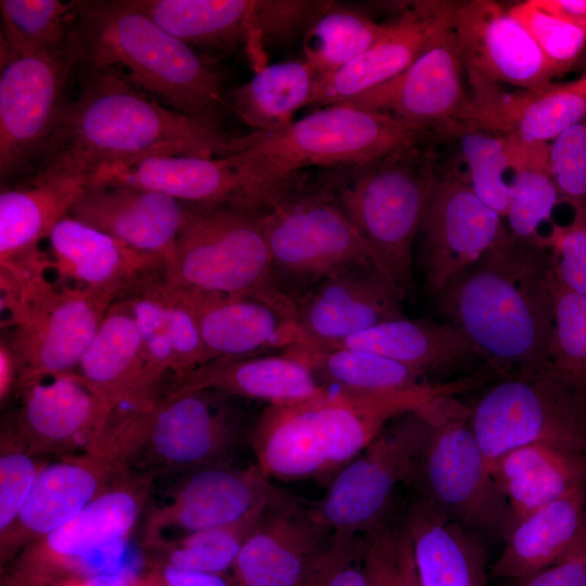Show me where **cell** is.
I'll use <instances>...</instances> for the list:
<instances>
[{
  "label": "cell",
  "mask_w": 586,
  "mask_h": 586,
  "mask_svg": "<svg viewBox=\"0 0 586 586\" xmlns=\"http://www.w3.org/2000/svg\"><path fill=\"white\" fill-rule=\"evenodd\" d=\"M382 30L383 23L330 2L304 34V59L319 76L330 75L365 52Z\"/></svg>",
  "instance_id": "obj_44"
},
{
  "label": "cell",
  "mask_w": 586,
  "mask_h": 586,
  "mask_svg": "<svg viewBox=\"0 0 586 586\" xmlns=\"http://www.w3.org/2000/svg\"><path fill=\"white\" fill-rule=\"evenodd\" d=\"M311 371L285 354L215 358L176 381L168 391L215 390L238 398L295 402L320 393Z\"/></svg>",
  "instance_id": "obj_38"
},
{
  "label": "cell",
  "mask_w": 586,
  "mask_h": 586,
  "mask_svg": "<svg viewBox=\"0 0 586 586\" xmlns=\"http://www.w3.org/2000/svg\"><path fill=\"white\" fill-rule=\"evenodd\" d=\"M470 412L433 425L419 483L451 520L474 534L505 540L514 518L473 435Z\"/></svg>",
  "instance_id": "obj_15"
},
{
  "label": "cell",
  "mask_w": 586,
  "mask_h": 586,
  "mask_svg": "<svg viewBox=\"0 0 586 586\" xmlns=\"http://www.w3.org/2000/svg\"><path fill=\"white\" fill-rule=\"evenodd\" d=\"M551 251L508 230L435 298L445 321L481 352L497 378L550 365Z\"/></svg>",
  "instance_id": "obj_3"
},
{
  "label": "cell",
  "mask_w": 586,
  "mask_h": 586,
  "mask_svg": "<svg viewBox=\"0 0 586 586\" xmlns=\"http://www.w3.org/2000/svg\"><path fill=\"white\" fill-rule=\"evenodd\" d=\"M0 536L16 521L43 466L22 444L11 425L1 431Z\"/></svg>",
  "instance_id": "obj_48"
},
{
  "label": "cell",
  "mask_w": 586,
  "mask_h": 586,
  "mask_svg": "<svg viewBox=\"0 0 586 586\" xmlns=\"http://www.w3.org/2000/svg\"><path fill=\"white\" fill-rule=\"evenodd\" d=\"M131 586H168L160 577H157L153 572H149L144 575H135Z\"/></svg>",
  "instance_id": "obj_59"
},
{
  "label": "cell",
  "mask_w": 586,
  "mask_h": 586,
  "mask_svg": "<svg viewBox=\"0 0 586 586\" xmlns=\"http://www.w3.org/2000/svg\"><path fill=\"white\" fill-rule=\"evenodd\" d=\"M238 397L215 390L167 391L122 410L110 429L119 466L154 479L231 464L249 428Z\"/></svg>",
  "instance_id": "obj_6"
},
{
  "label": "cell",
  "mask_w": 586,
  "mask_h": 586,
  "mask_svg": "<svg viewBox=\"0 0 586 586\" xmlns=\"http://www.w3.org/2000/svg\"><path fill=\"white\" fill-rule=\"evenodd\" d=\"M459 382L388 393L324 387L311 397L268 404L249 443L256 468L282 481L326 480L355 459L394 418L417 412L436 425L460 407Z\"/></svg>",
  "instance_id": "obj_2"
},
{
  "label": "cell",
  "mask_w": 586,
  "mask_h": 586,
  "mask_svg": "<svg viewBox=\"0 0 586 586\" xmlns=\"http://www.w3.org/2000/svg\"><path fill=\"white\" fill-rule=\"evenodd\" d=\"M77 89L31 171L17 182L80 179L153 154L229 155L233 137L166 107L110 71L73 68Z\"/></svg>",
  "instance_id": "obj_1"
},
{
  "label": "cell",
  "mask_w": 586,
  "mask_h": 586,
  "mask_svg": "<svg viewBox=\"0 0 586 586\" xmlns=\"http://www.w3.org/2000/svg\"><path fill=\"white\" fill-rule=\"evenodd\" d=\"M166 278L188 291L260 300L295 321L297 297L275 268L260 209L232 203L194 204Z\"/></svg>",
  "instance_id": "obj_9"
},
{
  "label": "cell",
  "mask_w": 586,
  "mask_h": 586,
  "mask_svg": "<svg viewBox=\"0 0 586 586\" xmlns=\"http://www.w3.org/2000/svg\"><path fill=\"white\" fill-rule=\"evenodd\" d=\"M318 77L305 59L258 67L231 92L229 109L256 132L281 131L294 123L301 107L309 105Z\"/></svg>",
  "instance_id": "obj_41"
},
{
  "label": "cell",
  "mask_w": 586,
  "mask_h": 586,
  "mask_svg": "<svg viewBox=\"0 0 586 586\" xmlns=\"http://www.w3.org/2000/svg\"><path fill=\"white\" fill-rule=\"evenodd\" d=\"M333 533L328 556L306 586H368L361 535Z\"/></svg>",
  "instance_id": "obj_50"
},
{
  "label": "cell",
  "mask_w": 586,
  "mask_h": 586,
  "mask_svg": "<svg viewBox=\"0 0 586 586\" xmlns=\"http://www.w3.org/2000/svg\"><path fill=\"white\" fill-rule=\"evenodd\" d=\"M73 68L110 71L168 109L221 128L229 100L206 54L183 43L128 0H73Z\"/></svg>",
  "instance_id": "obj_4"
},
{
  "label": "cell",
  "mask_w": 586,
  "mask_h": 586,
  "mask_svg": "<svg viewBox=\"0 0 586 586\" xmlns=\"http://www.w3.org/2000/svg\"><path fill=\"white\" fill-rule=\"evenodd\" d=\"M150 566V571L168 586H238L232 577L226 574L194 572L163 564Z\"/></svg>",
  "instance_id": "obj_54"
},
{
  "label": "cell",
  "mask_w": 586,
  "mask_h": 586,
  "mask_svg": "<svg viewBox=\"0 0 586 586\" xmlns=\"http://www.w3.org/2000/svg\"><path fill=\"white\" fill-rule=\"evenodd\" d=\"M514 518L586 486V454L534 443L513 448L488 467Z\"/></svg>",
  "instance_id": "obj_37"
},
{
  "label": "cell",
  "mask_w": 586,
  "mask_h": 586,
  "mask_svg": "<svg viewBox=\"0 0 586 586\" xmlns=\"http://www.w3.org/2000/svg\"><path fill=\"white\" fill-rule=\"evenodd\" d=\"M433 136L393 116L337 103L321 107L271 133L233 137L230 153L253 204L265 207L298 174L318 167H351L425 146Z\"/></svg>",
  "instance_id": "obj_5"
},
{
  "label": "cell",
  "mask_w": 586,
  "mask_h": 586,
  "mask_svg": "<svg viewBox=\"0 0 586 586\" xmlns=\"http://www.w3.org/2000/svg\"><path fill=\"white\" fill-rule=\"evenodd\" d=\"M550 291L555 326L550 365L586 388V296L562 285L553 271Z\"/></svg>",
  "instance_id": "obj_46"
},
{
  "label": "cell",
  "mask_w": 586,
  "mask_h": 586,
  "mask_svg": "<svg viewBox=\"0 0 586 586\" xmlns=\"http://www.w3.org/2000/svg\"><path fill=\"white\" fill-rule=\"evenodd\" d=\"M437 166L425 145L351 166L321 183L404 300L415 290L413 242Z\"/></svg>",
  "instance_id": "obj_8"
},
{
  "label": "cell",
  "mask_w": 586,
  "mask_h": 586,
  "mask_svg": "<svg viewBox=\"0 0 586 586\" xmlns=\"http://www.w3.org/2000/svg\"><path fill=\"white\" fill-rule=\"evenodd\" d=\"M15 396L20 406L10 425L34 456L95 449L113 411L77 371L26 380Z\"/></svg>",
  "instance_id": "obj_19"
},
{
  "label": "cell",
  "mask_w": 586,
  "mask_h": 586,
  "mask_svg": "<svg viewBox=\"0 0 586 586\" xmlns=\"http://www.w3.org/2000/svg\"><path fill=\"white\" fill-rule=\"evenodd\" d=\"M164 30L207 53L272 42L271 0H128Z\"/></svg>",
  "instance_id": "obj_31"
},
{
  "label": "cell",
  "mask_w": 586,
  "mask_h": 586,
  "mask_svg": "<svg viewBox=\"0 0 586 586\" xmlns=\"http://www.w3.org/2000/svg\"><path fill=\"white\" fill-rule=\"evenodd\" d=\"M397 586H420L408 532L403 524L395 528Z\"/></svg>",
  "instance_id": "obj_55"
},
{
  "label": "cell",
  "mask_w": 586,
  "mask_h": 586,
  "mask_svg": "<svg viewBox=\"0 0 586 586\" xmlns=\"http://www.w3.org/2000/svg\"><path fill=\"white\" fill-rule=\"evenodd\" d=\"M329 346L372 352L418 370L430 379L451 377L470 369L494 373L473 343L446 321L404 317L382 322Z\"/></svg>",
  "instance_id": "obj_32"
},
{
  "label": "cell",
  "mask_w": 586,
  "mask_h": 586,
  "mask_svg": "<svg viewBox=\"0 0 586 586\" xmlns=\"http://www.w3.org/2000/svg\"><path fill=\"white\" fill-rule=\"evenodd\" d=\"M120 471L103 447L43 466L16 521L0 536L2 564L73 520Z\"/></svg>",
  "instance_id": "obj_25"
},
{
  "label": "cell",
  "mask_w": 586,
  "mask_h": 586,
  "mask_svg": "<svg viewBox=\"0 0 586 586\" xmlns=\"http://www.w3.org/2000/svg\"><path fill=\"white\" fill-rule=\"evenodd\" d=\"M175 286L191 309L213 359L283 353L303 340L296 322L266 302Z\"/></svg>",
  "instance_id": "obj_29"
},
{
  "label": "cell",
  "mask_w": 586,
  "mask_h": 586,
  "mask_svg": "<svg viewBox=\"0 0 586 586\" xmlns=\"http://www.w3.org/2000/svg\"><path fill=\"white\" fill-rule=\"evenodd\" d=\"M361 538L368 586H397L395 528L381 520Z\"/></svg>",
  "instance_id": "obj_51"
},
{
  "label": "cell",
  "mask_w": 586,
  "mask_h": 586,
  "mask_svg": "<svg viewBox=\"0 0 586 586\" xmlns=\"http://www.w3.org/2000/svg\"><path fill=\"white\" fill-rule=\"evenodd\" d=\"M286 493L256 466H211L184 472L169 497L146 517L143 543L234 524Z\"/></svg>",
  "instance_id": "obj_18"
},
{
  "label": "cell",
  "mask_w": 586,
  "mask_h": 586,
  "mask_svg": "<svg viewBox=\"0 0 586 586\" xmlns=\"http://www.w3.org/2000/svg\"><path fill=\"white\" fill-rule=\"evenodd\" d=\"M20 384V366L17 358L8 342L0 339V403L3 407L13 395H16Z\"/></svg>",
  "instance_id": "obj_56"
},
{
  "label": "cell",
  "mask_w": 586,
  "mask_h": 586,
  "mask_svg": "<svg viewBox=\"0 0 586 586\" xmlns=\"http://www.w3.org/2000/svg\"><path fill=\"white\" fill-rule=\"evenodd\" d=\"M0 266L1 337L17 358L20 384L76 372L115 300L56 283L44 252Z\"/></svg>",
  "instance_id": "obj_7"
},
{
  "label": "cell",
  "mask_w": 586,
  "mask_h": 586,
  "mask_svg": "<svg viewBox=\"0 0 586 586\" xmlns=\"http://www.w3.org/2000/svg\"><path fill=\"white\" fill-rule=\"evenodd\" d=\"M77 372L112 410L162 395L150 379L141 336L124 300L110 307Z\"/></svg>",
  "instance_id": "obj_33"
},
{
  "label": "cell",
  "mask_w": 586,
  "mask_h": 586,
  "mask_svg": "<svg viewBox=\"0 0 586 586\" xmlns=\"http://www.w3.org/2000/svg\"><path fill=\"white\" fill-rule=\"evenodd\" d=\"M548 14L586 29V0H533Z\"/></svg>",
  "instance_id": "obj_57"
},
{
  "label": "cell",
  "mask_w": 586,
  "mask_h": 586,
  "mask_svg": "<svg viewBox=\"0 0 586 586\" xmlns=\"http://www.w3.org/2000/svg\"><path fill=\"white\" fill-rule=\"evenodd\" d=\"M92 181H116L164 193L189 204L232 203L254 207L233 155L153 154L101 168Z\"/></svg>",
  "instance_id": "obj_30"
},
{
  "label": "cell",
  "mask_w": 586,
  "mask_h": 586,
  "mask_svg": "<svg viewBox=\"0 0 586 586\" xmlns=\"http://www.w3.org/2000/svg\"><path fill=\"white\" fill-rule=\"evenodd\" d=\"M469 123L523 143H549L586 116V97L564 85L509 90L497 84H468Z\"/></svg>",
  "instance_id": "obj_28"
},
{
  "label": "cell",
  "mask_w": 586,
  "mask_h": 586,
  "mask_svg": "<svg viewBox=\"0 0 586 586\" xmlns=\"http://www.w3.org/2000/svg\"><path fill=\"white\" fill-rule=\"evenodd\" d=\"M466 80L451 23L400 74L342 103L393 116L440 140L464 122Z\"/></svg>",
  "instance_id": "obj_16"
},
{
  "label": "cell",
  "mask_w": 586,
  "mask_h": 586,
  "mask_svg": "<svg viewBox=\"0 0 586 586\" xmlns=\"http://www.w3.org/2000/svg\"><path fill=\"white\" fill-rule=\"evenodd\" d=\"M276 501L260 507L231 525L203 530L177 538L144 543L142 546L150 556L149 564L170 565L202 573L226 574L232 570L246 538L268 508Z\"/></svg>",
  "instance_id": "obj_43"
},
{
  "label": "cell",
  "mask_w": 586,
  "mask_h": 586,
  "mask_svg": "<svg viewBox=\"0 0 586 586\" xmlns=\"http://www.w3.org/2000/svg\"><path fill=\"white\" fill-rule=\"evenodd\" d=\"M470 407L487 466L505 453L546 443L586 454V388L551 365L497 378Z\"/></svg>",
  "instance_id": "obj_10"
},
{
  "label": "cell",
  "mask_w": 586,
  "mask_h": 586,
  "mask_svg": "<svg viewBox=\"0 0 586 586\" xmlns=\"http://www.w3.org/2000/svg\"><path fill=\"white\" fill-rule=\"evenodd\" d=\"M283 353L303 362L324 387L388 393L443 384L400 362L359 348L302 341Z\"/></svg>",
  "instance_id": "obj_40"
},
{
  "label": "cell",
  "mask_w": 586,
  "mask_h": 586,
  "mask_svg": "<svg viewBox=\"0 0 586 586\" xmlns=\"http://www.w3.org/2000/svg\"><path fill=\"white\" fill-rule=\"evenodd\" d=\"M565 85L571 90L586 97V72L578 79Z\"/></svg>",
  "instance_id": "obj_60"
},
{
  "label": "cell",
  "mask_w": 586,
  "mask_h": 586,
  "mask_svg": "<svg viewBox=\"0 0 586 586\" xmlns=\"http://www.w3.org/2000/svg\"><path fill=\"white\" fill-rule=\"evenodd\" d=\"M453 28L468 84H497L539 90L555 75L524 26L509 9L491 0L456 2Z\"/></svg>",
  "instance_id": "obj_21"
},
{
  "label": "cell",
  "mask_w": 586,
  "mask_h": 586,
  "mask_svg": "<svg viewBox=\"0 0 586 586\" xmlns=\"http://www.w3.org/2000/svg\"><path fill=\"white\" fill-rule=\"evenodd\" d=\"M0 47L13 51L67 48L71 4L60 0H1Z\"/></svg>",
  "instance_id": "obj_45"
},
{
  "label": "cell",
  "mask_w": 586,
  "mask_h": 586,
  "mask_svg": "<svg viewBox=\"0 0 586 586\" xmlns=\"http://www.w3.org/2000/svg\"><path fill=\"white\" fill-rule=\"evenodd\" d=\"M88 183L56 179L1 186L0 263L39 251L40 242L68 215Z\"/></svg>",
  "instance_id": "obj_39"
},
{
  "label": "cell",
  "mask_w": 586,
  "mask_h": 586,
  "mask_svg": "<svg viewBox=\"0 0 586 586\" xmlns=\"http://www.w3.org/2000/svg\"><path fill=\"white\" fill-rule=\"evenodd\" d=\"M531 35L555 77L569 69L586 44V29L559 20L539 9L533 0L509 8Z\"/></svg>",
  "instance_id": "obj_47"
},
{
  "label": "cell",
  "mask_w": 586,
  "mask_h": 586,
  "mask_svg": "<svg viewBox=\"0 0 586 586\" xmlns=\"http://www.w3.org/2000/svg\"><path fill=\"white\" fill-rule=\"evenodd\" d=\"M551 257L558 281L586 296V222L565 233L553 247Z\"/></svg>",
  "instance_id": "obj_52"
},
{
  "label": "cell",
  "mask_w": 586,
  "mask_h": 586,
  "mask_svg": "<svg viewBox=\"0 0 586 586\" xmlns=\"http://www.w3.org/2000/svg\"><path fill=\"white\" fill-rule=\"evenodd\" d=\"M456 2L413 1L402 5L378 39L339 71L319 76L309 105L348 101L405 71L434 37L451 25Z\"/></svg>",
  "instance_id": "obj_24"
},
{
  "label": "cell",
  "mask_w": 586,
  "mask_h": 586,
  "mask_svg": "<svg viewBox=\"0 0 586 586\" xmlns=\"http://www.w3.org/2000/svg\"><path fill=\"white\" fill-rule=\"evenodd\" d=\"M298 175L260 209L273 265L284 285L289 281L314 284L349 265H375L330 193L321 184L304 187Z\"/></svg>",
  "instance_id": "obj_12"
},
{
  "label": "cell",
  "mask_w": 586,
  "mask_h": 586,
  "mask_svg": "<svg viewBox=\"0 0 586 586\" xmlns=\"http://www.w3.org/2000/svg\"><path fill=\"white\" fill-rule=\"evenodd\" d=\"M507 231L502 217L447 166H437L419 234L426 292L436 298Z\"/></svg>",
  "instance_id": "obj_17"
},
{
  "label": "cell",
  "mask_w": 586,
  "mask_h": 586,
  "mask_svg": "<svg viewBox=\"0 0 586 586\" xmlns=\"http://www.w3.org/2000/svg\"><path fill=\"white\" fill-rule=\"evenodd\" d=\"M153 480L120 471L79 514L24 548L7 572L25 577L91 576L128 568L127 539L148 504Z\"/></svg>",
  "instance_id": "obj_11"
},
{
  "label": "cell",
  "mask_w": 586,
  "mask_h": 586,
  "mask_svg": "<svg viewBox=\"0 0 586 586\" xmlns=\"http://www.w3.org/2000/svg\"><path fill=\"white\" fill-rule=\"evenodd\" d=\"M433 425L417 412L390 421L379 435L332 479L310 506L333 532L361 534L382 520L395 487L419 483Z\"/></svg>",
  "instance_id": "obj_13"
},
{
  "label": "cell",
  "mask_w": 586,
  "mask_h": 586,
  "mask_svg": "<svg viewBox=\"0 0 586 586\" xmlns=\"http://www.w3.org/2000/svg\"><path fill=\"white\" fill-rule=\"evenodd\" d=\"M518 586H586V538L566 558L520 579Z\"/></svg>",
  "instance_id": "obj_53"
},
{
  "label": "cell",
  "mask_w": 586,
  "mask_h": 586,
  "mask_svg": "<svg viewBox=\"0 0 586 586\" xmlns=\"http://www.w3.org/2000/svg\"><path fill=\"white\" fill-rule=\"evenodd\" d=\"M513 141L514 175L505 226L518 241L552 252L565 233L586 222V211L556 186L548 166L549 143Z\"/></svg>",
  "instance_id": "obj_34"
},
{
  "label": "cell",
  "mask_w": 586,
  "mask_h": 586,
  "mask_svg": "<svg viewBox=\"0 0 586 586\" xmlns=\"http://www.w3.org/2000/svg\"><path fill=\"white\" fill-rule=\"evenodd\" d=\"M47 240L48 267L56 283L115 301L167 271L165 258L138 251L68 215Z\"/></svg>",
  "instance_id": "obj_23"
},
{
  "label": "cell",
  "mask_w": 586,
  "mask_h": 586,
  "mask_svg": "<svg viewBox=\"0 0 586 586\" xmlns=\"http://www.w3.org/2000/svg\"><path fill=\"white\" fill-rule=\"evenodd\" d=\"M72 76L67 48L0 47L1 186L21 181L35 167L66 103Z\"/></svg>",
  "instance_id": "obj_14"
},
{
  "label": "cell",
  "mask_w": 586,
  "mask_h": 586,
  "mask_svg": "<svg viewBox=\"0 0 586 586\" xmlns=\"http://www.w3.org/2000/svg\"><path fill=\"white\" fill-rule=\"evenodd\" d=\"M193 205L127 183L92 181L68 216L168 264Z\"/></svg>",
  "instance_id": "obj_26"
},
{
  "label": "cell",
  "mask_w": 586,
  "mask_h": 586,
  "mask_svg": "<svg viewBox=\"0 0 586 586\" xmlns=\"http://www.w3.org/2000/svg\"><path fill=\"white\" fill-rule=\"evenodd\" d=\"M118 300H124L130 308L150 379L161 393L213 359L191 309L166 275Z\"/></svg>",
  "instance_id": "obj_27"
},
{
  "label": "cell",
  "mask_w": 586,
  "mask_h": 586,
  "mask_svg": "<svg viewBox=\"0 0 586 586\" xmlns=\"http://www.w3.org/2000/svg\"><path fill=\"white\" fill-rule=\"evenodd\" d=\"M586 486L521 519L489 570L495 578L522 579L571 555L585 539Z\"/></svg>",
  "instance_id": "obj_36"
},
{
  "label": "cell",
  "mask_w": 586,
  "mask_h": 586,
  "mask_svg": "<svg viewBox=\"0 0 586 586\" xmlns=\"http://www.w3.org/2000/svg\"><path fill=\"white\" fill-rule=\"evenodd\" d=\"M333 535L310 506L285 494L244 542L231 577L238 586H306L328 556Z\"/></svg>",
  "instance_id": "obj_20"
},
{
  "label": "cell",
  "mask_w": 586,
  "mask_h": 586,
  "mask_svg": "<svg viewBox=\"0 0 586 586\" xmlns=\"http://www.w3.org/2000/svg\"><path fill=\"white\" fill-rule=\"evenodd\" d=\"M585 538H586V535H585Z\"/></svg>",
  "instance_id": "obj_61"
},
{
  "label": "cell",
  "mask_w": 586,
  "mask_h": 586,
  "mask_svg": "<svg viewBox=\"0 0 586 586\" xmlns=\"http://www.w3.org/2000/svg\"><path fill=\"white\" fill-rule=\"evenodd\" d=\"M456 143L457 161L446 165L487 206L506 217L514 175V141L475 125H457L440 141Z\"/></svg>",
  "instance_id": "obj_42"
},
{
  "label": "cell",
  "mask_w": 586,
  "mask_h": 586,
  "mask_svg": "<svg viewBox=\"0 0 586 586\" xmlns=\"http://www.w3.org/2000/svg\"><path fill=\"white\" fill-rule=\"evenodd\" d=\"M135 572L126 568L111 573H101L84 578L77 586H131Z\"/></svg>",
  "instance_id": "obj_58"
},
{
  "label": "cell",
  "mask_w": 586,
  "mask_h": 586,
  "mask_svg": "<svg viewBox=\"0 0 586 586\" xmlns=\"http://www.w3.org/2000/svg\"><path fill=\"white\" fill-rule=\"evenodd\" d=\"M548 166L559 191L586 211V116L549 142Z\"/></svg>",
  "instance_id": "obj_49"
},
{
  "label": "cell",
  "mask_w": 586,
  "mask_h": 586,
  "mask_svg": "<svg viewBox=\"0 0 586 586\" xmlns=\"http://www.w3.org/2000/svg\"><path fill=\"white\" fill-rule=\"evenodd\" d=\"M404 525L420 586H488L485 550L476 534L428 497L410 504Z\"/></svg>",
  "instance_id": "obj_35"
},
{
  "label": "cell",
  "mask_w": 586,
  "mask_h": 586,
  "mask_svg": "<svg viewBox=\"0 0 586 586\" xmlns=\"http://www.w3.org/2000/svg\"><path fill=\"white\" fill-rule=\"evenodd\" d=\"M399 295L372 264L340 268L297 300L302 341L331 345L385 321L406 317Z\"/></svg>",
  "instance_id": "obj_22"
}]
</instances>
